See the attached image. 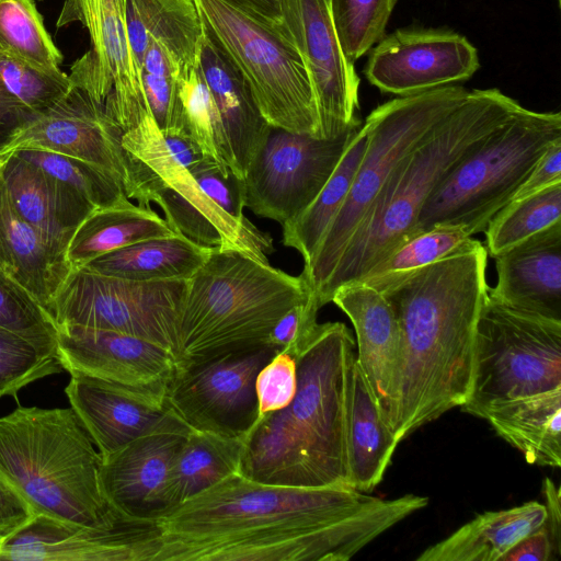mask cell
I'll use <instances>...</instances> for the list:
<instances>
[{"label":"cell","instance_id":"1","mask_svg":"<svg viewBox=\"0 0 561 561\" xmlns=\"http://www.w3.org/2000/svg\"><path fill=\"white\" fill-rule=\"evenodd\" d=\"M428 503L231 474L153 519V561H347Z\"/></svg>","mask_w":561,"mask_h":561},{"label":"cell","instance_id":"2","mask_svg":"<svg viewBox=\"0 0 561 561\" xmlns=\"http://www.w3.org/2000/svg\"><path fill=\"white\" fill-rule=\"evenodd\" d=\"M486 262L478 240L380 291L400 329L398 443L469 396L476 327L489 288Z\"/></svg>","mask_w":561,"mask_h":561},{"label":"cell","instance_id":"3","mask_svg":"<svg viewBox=\"0 0 561 561\" xmlns=\"http://www.w3.org/2000/svg\"><path fill=\"white\" fill-rule=\"evenodd\" d=\"M355 342L342 322L319 328L294 358L290 403L257 419L244 439L240 473L279 485L350 488L344 453L346 368Z\"/></svg>","mask_w":561,"mask_h":561},{"label":"cell","instance_id":"4","mask_svg":"<svg viewBox=\"0 0 561 561\" xmlns=\"http://www.w3.org/2000/svg\"><path fill=\"white\" fill-rule=\"evenodd\" d=\"M520 104L497 89L473 90L392 169L318 293L323 307L415 234L420 213L449 172Z\"/></svg>","mask_w":561,"mask_h":561},{"label":"cell","instance_id":"5","mask_svg":"<svg viewBox=\"0 0 561 561\" xmlns=\"http://www.w3.org/2000/svg\"><path fill=\"white\" fill-rule=\"evenodd\" d=\"M267 257L234 247L213 248L186 279L176 328V369L267 344L278 319L312 293Z\"/></svg>","mask_w":561,"mask_h":561},{"label":"cell","instance_id":"6","mask_svg":"<svg viewBox=\"0 0 561 561\" xmlns=\"http://www.w3.org/2000/svg\"><path fill=\"white\" fill-rule=\"evenodd\" d=\"M128 159L125 194L138 205H159L168 224L193 242L234 247L267 257L272 238L243 215L245 182L231 169L203 157L184 167L170 152L150 113L123 133Z\"/></svg>","mask_w":561,"mask_h":561},{"label":"cell","instance_id":"7","mask_svg":"<svg viewBox=\"0 0 561 561\" xmlns=\"http://www.w3.org/2000/svg\"><path fill=\"white\" fill-rule=\"evenodd\" d=\"M101 456L71 408L18 407L0 417V474L36 515L104 525L118 512L100 485Z\"/></svg>","mask_w":561,"mask_h":561},{"label":"cell","instance_id":"8","mask_svg":"<svg viewBox=\"0 0 561 561\" xmlns=\"http://www.w3.org/2000/svg\"><path fill=\"white\" fill-rule=\"evenodd\" d=\"M559 139V112H535L520 105L437 185L420 213L415 234L436 225H462L471 237L484 232Z\"/></svg>","mask_w":561,"mask_h":561},{"label":"cell","instance_id":"9","mask_svg":"<svg viewBox=\"0 0 561 561\" xmlns=\"http://www.w3.org/2000/svg\"><path fill=\"white\" fill-rule=\"evenodd\" d=\"M461 85L398 96L365 119L368 141L348 194L302 275L318 295L396 164L466 99Z\"/></svg>","mask_w":561,"mask_h":561},{"label":"cell","instance_id":"10","mask_svg":"<svg viewBox=\"0 0 561 561\" xmlns=\"http://www.w3.org/2000/svg\"><path fill=\"white\" fill-rule=\"evenodd\" d=\"M203 25L247 79L274 127L320 137L313 88L285 25L264 24L219 0H194Z\"/></svg>","mask_w":561,"mask_h":561},{"label":"cell","instance_id":"11","mask_svg":"<svg viewBox=\"0 0 561 561\" xmlns=\"http://www.w3.org/2000/svg\"><path fill=\"white\" fill-rule=\"evenodd\" d=\"M556 389H561V322L512 310L486 296L461 410L484 419L495 407Z\"/></svg>","mask_w":561,"mask_h":561},{"label":"cell","instance_id":"12","mask_svg":"<svg viewBox=\"0 0 561 561\" xmlns=\"http://www.w3.org/2000/svg\"><path fill=\"white\" fill-rule=\"evenodd\" d=\"M186 279L134 280L71 268L49 307L56 325H80L141 337L175 357Z\"/></svg>","mask_w":561,"mask_h":561},{"label":"cell","instance_id":"13","mask_svg":"<svg viewBox=\"0 0 561 561\" xmlns=\"http://www.w3.org/2000/svg\"><path fill=\"white\" fill-rule=\"evenodd\" d=\"M362 124L333 138L271 126L244 175L245 207L280 225L299 216L333 174Z\"/></svg>","mask_w":561,"mask_h":561},{"label":"cell","instance_id":"14","mask_svg":"<svg viewBox=\"0 0 561 561\" xmlns=\"http://www.w3.org/2000/svg\"><path fill=\"white\" fill-rule=\"evenodd\" d=\"M277 352L263 344L178 368L169 408L191 430L244 440L259 419L256 376Z\"/></svg>","mask_w":561,"mask_h":561},{"label":"cell","instance_id":"15","mask_svg":"<svg viewBox=\"0 0 561 561\" xmlns=\"http://www.w3.org/2000/svg\"><path fill=\"white\" fill-rule=\"evenodd\" d=\"M72 22L88 30L91 47L70 67L71 84L104 103L106 113L126 131L149 112L129 45L124 0H66L56 25Z\"/></svg>","mask_w":561,"mask_h":561},{"label":"cell","instance_id":"16","mask_svg":"<svg viewBox=\"0 0 561 561\" xmlns=\"http://www.w3.org/2000/svg\"><path fill=\"white\" fill-rule=\"evenodd\" d=\"M280 8L313 88L320 137H337L360 125L356 116L360 80L342 50L330 0H280Z\"/></svg>","mask_w":561,"mask_h":561},{"label":"cell","instance_id":"17","mask_svg":"<svg viewBox=\"0 0 561 561\" xmlns=\"http://www.w3.org/2000/svg\"><path fill=\"white\" fill-rule=\"evenodd\" d=\"M369 51L366 79L398 96L467 81L480 67L477 48L449 30L399 28Z\"/></svg>","mask_w":561,"mask_h":561},{"label":"cell","instance_id":"18","mask_svg":"<svg viewBox=\"0 0 561 561\" xmlns=\"http://www.w3.org/2000/svg\"><path fill=\"white\" fill-rule=\"evenodd\" d=\"M152 519L118 513L104 525H80L36 515L0 546V561H152Z\"/></svg>","mask_w":561,"mask_h":561},{"label":"cell","instance_id":"19","mask_svg":"<svg viewBox=\"0 0 561 561\" xmlns=\"http://www.w3.org/2000/svg\"><path fill=\"white\" fill-rule=\"evenodd\" d=\"M190 427L170 408L141 435L102 457L100 485L122 515L156 519L167 512L165 486L172 461Z\"/></svg>","mask_w":561,"mask_h":561},{"label":"cell","instance_id":"20","mask_svg":"<svg viewBox=\"0 0 561 561\" xmlns=\"http://www.w3.org/2000/svg\"><path fill=\"white\" fill-rule=\"evenodd\" d=\"M122 128L84 90H71L50 110L38 115L20 136L16 148H36L93 163L116 179L124 192L128 159ZM15 148V149H16Z\"/></svg>","mask_w":561,"mask_h":561},{"label":"cell","instance_id":"21","mask_svg":"<svg viewBox=\"0 0 561 561\" xmlns=\"http://www.w3.org/2000/svg\"><path fill=\"white\" fill-rule=\"evenodd\" d=\"M57 352L66 371L135 386H168L174 354L153 342L110 330L57 325Z\"/></svg>","mask_w":561,"mask_h":561},{"label":"cell","instance_id":"22","mask_svg":"<svg viewBox=\"0 0 561 561\" xmlns=\"http://www.w3.org/2000/svg\"><path fill=\"white\" fill-rule=\"evenodd\" d=\"M331 302L353 323L358 347L357 363L385 422L393 433L401 376L397 316L383 294L363 282L340 286Z\"/></svg>","mask_w":561,"mask_h":561},{"label":"cell","instance_id":"23","mask_svg":"<svg viewBox=\"0 0 561 561\" xmlns=\"http://www.w3.org/2000/svg\"><path fill=\"white\" fill-rule=\"evenodd\" d=\"M167 387H135L70 373L65 393L102 458L164 415L169 409Z\"/></svg>","mask_w":561,"mask_h":561},{"label":"cell","instance_id":"24","mask_svg":"<svg viewBox=\"0 0 561 561\" xmlns=\"http://www.w3.org/2000/svg\"><path fill=\"white\" fill-rule=\"evenodd\" d=\"M488 297L512 310L561 322V221L495 257Z\"/></svg>","mask_w":561,"mask_h":561},{"label":"cell","instance_id":"25","mask_svg":"<svg viewBox=\"0 0 561 561\" xmlns=\"http://www.w3.org/2000/svg\"><path fill=\"white\" fill-rule=\"evenodd\" d=\"M0 171L14 209L66 257L72 236L95 208L75 188L13 152L0 161Z\"/></svg>","mask_w":561,"mask_h":561},{"label":"cell","instance_id":"26","mask_svg":"<svg viewBox=\"0 0 561 561\" xmlns=\"http://www.w3.org/2000/svg\"><path fill=\"white\" fill-rule=\"evenodd\" d=\"M196 66L220 114L238 175L244 179L271 125L242 72L204 25Z\"/></svg>","mask_w":561,"mask_h":561},{"label":"cell","instance_id":"27","mask_svg":"<svg viewBox=\"0 0 561 561\" xmlns=\"http://www.w3.org/2000/svg\"><path fill=\"white\" fill-rule=\"evenodd\" d=\"M397 445L354 352L347 363L344 396L347 485L359 492L373 491L381 481Z\"/></svg>","mask_w":561,"mask_h":561},{"label":"cell","instance_id":"28","mask_svg":"<svg viewBox=\"0 0 561 561\" xmlns=\"http://www.w3.org/2000/svg\"><path fill=\"white\" fill-rule=\"evenodd\" d=\"M0 266L22 284L47 311L71 271L67 259L56 252L14 209L1 171Z\"/></svg>","mask_w":561,"mask_h":561},{"label":"cell","instance_id":"29","mask_svg":"<svg viewBox=\"0 0 561 561\" xmlns=\"http://www.w3.org/2000/svg\"><path fill=\"white\" fill-rule=\"evenodd\" d=\"M124 13L138 69L149 44L165 51L186 75L196 67L203 25L194 0H124Z\"/></svg>","mask_w":561,"mask_h":561},{"label":"cell","instance_id":"30","mask_svg":"<svg viewBox=\"0 0 561 561\" xmlns=\"http://www.w3.org/2000/svg\"><path fill=\"white\" fill-rule=\"evenodd\" d=\"M546 506L529 501L519 506L477 515L416 561H497L546 523Z\"/></svg>","mask_w":561,"mask_h":561},{"label":"cell","instance_id":"31","mask_svg":"<svg viewBox=\"0 0 561 561\" xmlns=\"http://www.w3.org/2000/svg\"><path fill=\"white\" fill-rule=\"evenodd\" d=\"M484 419L528 463L561 466V389L506 402Z\"/></svg>","mask_w":561,"mask_h":561},{"label":"cell","instance_id":"32","mask_svg":"<svg viewBox=\"0 0 561 561\" xmlns=\"http://www.w3.org/2000/svg\"><path fill=\"white\" fill-rule=\"evenodd\" d=\"M211 250L175 233L114 250L82 267L134 280L188 279L206 262Z\"/></svg>","mask_w":561,"mask_h":561},{"label":"cell","instance_id":"33","mask_svg":"<svg viewBox=\"0 0 561 561\" xmlns=\"http://www.w3.org/2000/svg\"><path fill=\"white\" fill-rule=\"evenodd\" d=\"M178 233L151 207L133 204L129 199L117 205L94 209L72 236L66 259L71 268L130 245L141 240Z\"/></svg>","mask_w":561,"mask_h":561},{"label":"cell","instance_id":"34","mask_svg":"<svg viewBox=\"0 0 561 561\" xmlns=\"http://www.w3.org/2000/svg\"><path fill=\"white\" fill-rule=\"evenodd\" d=\"M243 447V439L190 430L169 471L165 513L225 478L240 473Z\"/></svg>","mask_w":561,"mask_h":561},{"label":"cell","instance_id":"35","mask_svg":"<svg viewBox=\"0 0 561 561\" xmlns=\"http://www.w3.org/2000/svg\"><path fill=\"white\" fill-rule=\"evenodd\" d=\"M368 141L363 123L341 161L314 201L296 218L282 225L285 247L297 250L308 266L325 232L342 207L364 157Z\"/></svg>","mask_w":561,"mask_h":561},{"label":"cell","instance_id":"36","mask_svg":"<svg viewBox=\"0 0 561 561\" xmlns=\"http://www.w3.org/2000/svg\"><path fill=\"white\" fill-rule=\"evenodd\" d=\"M462 225H436L400 244L360 280L378 291L407 274L473 245Z\"/></svg>","mask_w":561,"mask_h":561},{"label":"cell","instance_id":"37","mask_svg":"<svg viewBox=\"0 0 561 561\" xmlns=\"http://www.w3.org/2000/svg\"><path fill=\"white\" fill-rule=\"evenodd\" d=\"M561 221V182L510 202L488 224L485 250L495 257L535 233Z\"/></svg>","mask_w":561,"mask_h":561},{"label":"cell","instance_id":"38","mask_svg":"<svg viewBox=\"0 0 561 561\" xmlns=\"http://www.w3.org/2000/svg\"><path fill=\"white\" fill-rule=\"evenodd\" d=\"M0 54L47 71L64 60L34 0H0Z\"/></svg>","mask_w":561,"mask_h":561},{"label":"cell","instance_id":"39","mask_svg":"<svg viewBox=\"0 0 561 561\" xmlns=\"http://www.w3.org/2000/svg\"><path fill=\"white\" fill-rule=\"evenodd\" d=\"M178 99L185 131L194 139L204 157L231 169L237 165L220 114L197 66L178 84Z\"/></svg>","mask_w":561,"mask_h":561},{"label":"cell","instance_id":"40","mask_svg":"<svg viewBox=\"0 0 561 561\" xmlns=\"http://www.w3.org/2000/svg\"><path fill=\"white\" fill-rule=\"evenodd\" d=\"M11 152L75 188L95 209L129 199L121 183L93 163L36 148H16Z\"/></svg>","mask_w":561,"mask_h":561},{"label":"cell","instance_id":"41","mask_svg":"<svg viewBox=\"0 0 561 561\" xmlns=\"http://www.w3.org/2000/svg\"><path fill=\"white\" fill-rule=\"evenodd\" d=\"M64 370L57 344L41 343L0 327V397H16L30 383Z\"/></svg>","mask_w":561,"mask_h":561},{"label":"cell","instance_id":"42","mask_svg":"<svg viewBox=\"0 0 561 561\" xmlns=\"http://www.w3.org/2000/svg\"><path fill=\"white\" fill-rule=\"evenodd\" d=\"M397 0H330L334 27L346 59L355 61L383 36Z\"/></svg>","mask_w":561,"mask_h":561},{"label":"cell","instance_id":"43","mask_svg":"<svg viewBox=\"0 0 561 561\" xmlns=\"http://www.w3.org/2000/svg\"><path fill=\"white\" fill-rule=\"evenodd\" d=\"M0 77L7 89L36 115L56 105L72 88L64 71H47L0 54Z\"/></svg>","mask_w":561,"mask_h":561},{"label":"cell","instance_id":"44","mask_svg":"<svg viewBox=\"0 0 561 561\" xmlns=\"http://www.w3.org/2000/svg\"><path fill=\"white\" fill-rule=\"evenodd\" d=\"M0 327L41 343L57 344V325L51 314L1 266Z\"/></svg>","mask_w":561,"mask_h":561},{"label":"cell","instance_id":"45","mask_svg":"<svg viewBox=\"0 0 561 561\" xmlns=\"http://www.w3.org/2000/svg\"><path fill=\"white\" fill-rule=\"evenodd\" d=\"M320 308L318 297L312 291L306 300L293 306L278 319L268 334L267 344L295 357L316 334L320 324L317 321Z\"/></svg>","mask_w":561,"mask_h":561},{"label":"cell","instance_id":"46","mask_svg":"<svg viewBox=\"0 0 561 561\" xmlns=\"http://www.w3.org/2000/svg\"><path fill=\"white\" fill-rule=\"evenodd\" d=\"M296 388V360L290 354L279 351L259 371L255 379L259 417L288 405Z\"/></svg>","mask_w":561,"mask_h":561},{"label":"cell","instance_id":"47","mask_svg":"<svg viewBox=\"0 0 561 561\" xmlns=\"http://www.w3.org/2000/svg\"><path fill=\"white\" fill-rule=\"evenodd\" d=\"M37 116L7 89L0 77V161L16 148L20 136Z\"/></svg>","mask_w":561,"mask_h":561},{"label":"cell","instance_id":"48","mask_svg":"<svg viewBox=\"0 0 561 561\" xmlns=\"http://www.w3.org/2000/svg\"><path fill=\"white\" fill-rule=\"evenodd\" d=\"M35 516L30 504L0 474V546Z\"/></svg>","mask_w":561,"mask_h":561},{"label":"cell","instance_id":"49","mask_svg":"<svg viewBox=\"0 0 561 561\" xmlns=\"http://www.w3.org/2000/svg\"><path fill=\"white\" fill-rule=\"evenodd\" d=\"M558 182H561V139L554 141L543 152L511 202L530 196Z\"/></svg>","mask_w":561,"mask_h":561},{"label":"cell","instance_id":"50","mask_svg":"<svg viewBox=\"0 0 561 561\" xmlns=\"http://www.w3.org/2000/svg\"><path fill=\"white\" fill-rule=\"evenodd\" d=\"M503 561H551L554 560L549 533L543 525L515 545Z\"/></svg>","mask_w":561,"mask_h":561},{"label":"cell","instance_id":"51","mask_svg":"<svg viewBox=\"0 0 561 561\" xmlns=\"http://www.w3.org/2000/svg\"><path fill=\"white\" fill-rule=\"evenodd\" d=\"M542 493L546 500L547 518L545 526L549 533L554 560L560 559L561 552V500L560 489L549 478L542 482Z\"/></svg>","mask_w":561,"mask_h":561},{"label":"cell","instance_id":"52","mask_svg":"<svg viewBox=\"0 0 561 561\" xmlns=\"http://www.w3.org/2000/svg\"><path fill=\"white\" fill-rule=\"evenodd\" d=\"M264 24L283 26L280 0H219Z\"/></svg>","mask_w":561,"mask_h":561},{"label":"cell","instance_id":"53","mask_svg":"<svg viewBox=\"0 0 561 561\" xmlns=\"http://www.w3.org/2000/svg\"><path fill=\"white\" fill-rule=\"evenodd\" d=\"M560 3V0H557Z\"/></svg>","mask_w":561,"mask_h":561}]
</instances>
